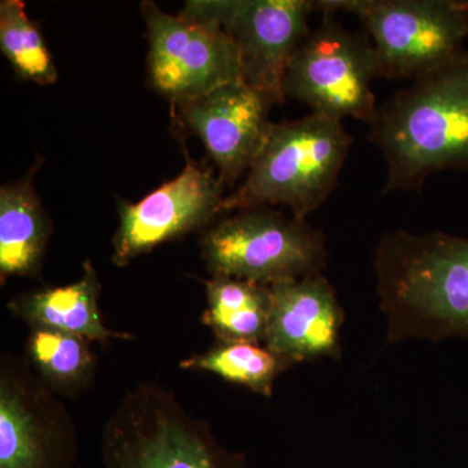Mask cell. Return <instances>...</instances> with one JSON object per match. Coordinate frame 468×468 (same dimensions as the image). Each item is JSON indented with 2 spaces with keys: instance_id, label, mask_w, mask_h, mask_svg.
Segmentation results:
<instances>
[{
  "instance_id": "6da1fadb",
  "label": "cell",
  "mask_w": 468,
  "mask_h": 468,
  "mask_svg": "<svg viewBox=\"0 0 468 468\" xmlns=\"http://www.w3.org/2000/svg\"><path fill=\"white\" fill-rule=\"evenodd\" d=\"M374 268L388 344L468 338V239L385 233Z\"/></svg>"
},
{
  "instance_id": "7a4b0ae2",
  "label": "cell",
  "mask_w": 468,
  "mask_h": 468,
  "mask_svg": "<svg viewBox=\"0 0 468 468\" xmlns=\"http://www.w3.org/2000/svg\"><path fill=\"white\" fill-rule=\"evenodd\" d=\"M368 138L387 165L383 194L420 190L439 172H468V50L378 107Z\"/></svg>"
},
{
  "instance_id": "3957f363",
  "label": "cell",
  "mask_w": 468,
  "mask_h": 468,
  "mask_svg": "<svg viewBox=\"0 0 468 468\" xmlns=\"http://www.w3.org/2000/svg\"><path fill=\"white\" fill-rule=\"evenodd\" d=\"M353 138L340 120L311 112L272 122L243 183L224 201V211L285 206L306 220L338 183Z\"/></svg>"
},
{
  "instance_id": "277c9868",
  "label": "cell",
  "mask_w": 468,
  "mask_h": 468,
  "mask_svg": "<svg viewBox=\"0 0 468 468\" xmlns=\"http://www.w3.org/2000/svg\"><path fill=\"white\" fill-rule=\"evenodd\" d=\"M104 468H249L202 419L155 383L128 390L101 432Z\"/></svg>"
},
{
  "instance_id": "5b68a950",
  "label": "cell",
  "mask_w": 468,
  "mask_h": 468,
  "mask_svg": "<svg viewBox=\"0 0 468 468\" xmlns=\"http://www.w3.org/2000/svg\"><path fill=\"white\" fill-rule=\"evenodd\" d=\"M316 12L356 15L372 39L378 79L417 81L467 50L457 0H319Z\"/></svg>"
},
{
  "instance_id": "8992f818",
  "label": "cell",
  "mask_w": 468,
  "mask_h": 468,
  "mask_svg": "<svg viewBox=\"0 0 468 468\" xmlns=\"http://www.w3.org/2000/svg\"><path fill=\"white\" fill-rule=\"evenodd\" d=\"M201 249L212 276L268 286L322 275L328 258L322 230L266 206L239 209L209 228Z\"/></svg>"
},
{
  "instance_id": "52a82bcc",
  "label": "cell",
  "mask_w": 468,
  "mask_h": 468,
  "mask_svg": "<svg viewBox=\"0 0 468 468\" xmlns=\"http://www.w3.org/2000/svg\"><path fill=\"white\" fill-rule=\"evenodd\" d=\"M375 79L378 70L369 39L347 30L334 14H323L289 61L282 90L285 100L300 101L314 113L371 124L378 112Z\"/></svg>"
},
{
  "instance_id": "ba28073f",
  "label": "cell",
  "mask_w": 468,
  "mask_h": 468,
  "mask_svg": "<svg viewBox=\"0 0 468 468\" xmlns=\"http://www.w3.org/2000/svg\"><path fill=\"white\" fill-rule=\"evenodd\" d=\"M184 11L215 21L239 52L242 80L271 106L285 101L289 61L310 32V0H190Z\"/></svg>"
},
{
  "instance_id": "9c48e42d",
  "label": "cell",
  "mask_w": 468,
  "mask_h": 468,
  "mask_svg": "<svg viewBox=\"0 0 468 468\" xmlns=\"http://www.w3.org/2000/svg\"><path fill=\"white\" fill-rule=\"evenodd\" d=\"M79 433L26 356L0 360V468H75Z\"/></svg>"
},
{
  "instance_id": "30bf717a",
  "label": "cell",
  "mask_w": 468,
  "mask_h": 468,
  "mask_svg": "<svg viewBox=\"0 0 468 468\" xmlns=\"http://www.w3.org/2000/svg\"><path fill=\"white\" fill-rule=\"evenodd\" d=\"M149 34L151 85L178 106L242 80L239 52L215 21L181 12L172 16L141 3Z\"/></svg>"
},
{
  "instance_id": "8fae6325",
  "label": "cell",
  "mask_w": 468,
  "mask_h": 468,
  "mask_svg": "<svg viewBox=\"0 0 468 468\" xmlns=\"http://www.w3.org/2000/svg\"><path fill=\"white\" fill-rule=\"evenodd\" d=\"M224 184L208 168L187 162L180 175L137 203H119L112 261L125 267L156 246L208 226L224 211Z\"/></svg>"
},
{
  "instance_id": "7c38bea8",
  "label": "cell",
  "mask_w": 468,
  "mask_h": 468,
  "mask_svg": "<svg viewBox=\"0 0 468 468\" xmlns=\"http://www.w3.org/2000/svg\"><path fill=\"white\" fill-rule=\"evenodd\" d=\"M187 128L205 144L223 184L246 175L263 146L272 122L271 104L243 80L180 104Z\"/></svg>"
},
{
  "instance_id": "4fadbf2b",
  "label": "cell",
  "mask_w": 468,
  "mask_h": 468,
  "mask_svg": "<svg viewBox=\"0 0 468 468\" xmlns=\"http://www.w3.org/2000/svg\"><path fill=\"white\" fill-rule=\"evenodd\" d=\"M271 311L264 346L288 366L319 358L338 359L344 311L323 275L270 285Z\"/></svg>"
},
{
  "instance_id": "5bb4252c",
  "label": "cell",
  "mask_w": 468,
  "mask_h": 468,
  "mask_svg": "<svg viewBox=\"0 0 468 468\" xmlns=\"http://www.w3.org/2000/svg\"><path fill=\"white\" fill-rule=\"evenodd\" d=\"M101 282L91 261L86 260L79 282L64 286H48L16 295L8 309L30 328L57 329L107 344L112 340H132L133 335L112 331L104 325L100 298Z\"/></svg>"
},
{
  "instance_id": "9a60e30c",
  "label": "cell",
  "mask_w": 468,
  "mask_h": 468,
  "mask_svg": "<svg viewBox=\"0 0 468 468\" xmlns=\"http://www.w3.org/2000/svg\"><path fill=\"white\" fill-rule=\"evenodd\" d=\"M33 174L0 187V280L38 277L52 224L33 185Z\"/></svg>"
},
{
  "instance_id": "2e32d148",
  "label": "cell",
  "mask_w": 468,
  "mask_h": 468,
  "mask_svg": "<svg viewBox=\"0 0 468 468\" xmlns=\"http://www.w3.org/2000/svg\"><path fill=\"white\" fill-rule=\"evenodd\" d=\"M207 307L202 323L220 343L264 344L271 311V288L232 277L205 282Z\"/></svg>"
},
{
  "instance_id": "e0dca14e",
  "label": "cell",
  "mask_w": 468,
  "mask_h": 468,
  "mask_svg": "<svg viewBox=\"0 0 468 468\" xmlns=\"http://www.w3.org/2000/svg\"><path fill=\"white\" fill-rule=\"evenodd\" d=\"M90 341L57 329L33 326L26 344V358L52 392L79 397L94 381L95 356Z\"/></svg>"
},
{
  "instance_id": "ac0fdd59",
  "label": "cell",
  "mask_w": 468,
  "mask_h": 468,
  "mask_svg": "<svg viewBox=\"0 0 468 468\" xmlns=\"http://www.w3.org/2000/svg\"><path fill=\"white\" fill-rule=\"evenodd\" d=\"M180 367L186 371L211 372L263 397L272 396L276 378L289 368L261 344L220 341L206 353L181 360Z\"/></svg>"
},
{
  "instance_id": "d6986e66",
  "label": "cell",
  "mask_w": 468,
  "mask_h": 468,
  "mask_svg": "<svg viewBox=\"0 0 468 468\" xmlns=\"http://www.w3.org/2000/svg\"><path fill=\"white\" fill-rule=\"evenodd\" d=\"M0 50L20 79L38 85L58 81L51 52L20 0L0 2Z\"/></svg>"
},
{
  "instance_id": "ffe728a7",
  "label": "cell",
  "mask_w": 468,
  "mask_h": 468,
  "mask_svg": "<svg viewBox=\"0 0 468 468\" xmlns=\"http://www.w3.org/2000/svg\"><path fill=\"white\" fill-rule=\"evenodd\" d=\"M462 5H463L464 12H466V16L468 20V0H466V2H462Z\"/></svg>"
}]
</instances>
